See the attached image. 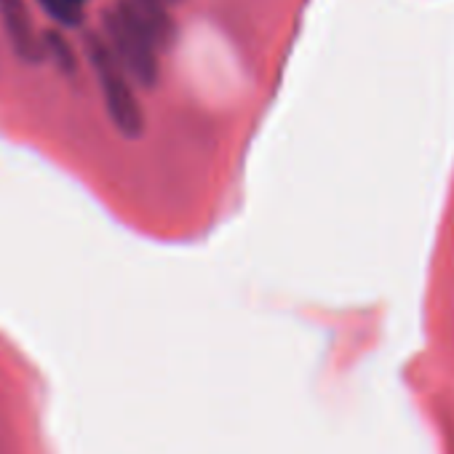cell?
Wrapping results in <instances>:
<instances>
[{
	"instance_id": "1",
	"label": "cell",
	"mask_w": 454,
	"mask_h": 454,
	"mask_svg": "<svg viewBox=\"0 0 454 454\" xmlns=\"http://www.w3.org/2000/svg\"><path fill=\"white\" fill-rule=\"evenodd\" d=\"M86 46H89V59L94 65L97 81L102 86V97H105L110 121L115 123V129L123 137H131V139L139 137L145 129V118H142V107H139L137 94L129 81L131 75L115 57L110 43L102 41L99 35H89Z\"/></svg>"
},
{
	"instance_id": "2",
	"label": "cell",
	"mask_w": 454,
	"mask_h": 454,
	"mask_svg": "<svg viewBox=\"0 0 454 454\" xmlns=\"http://www.w3.org/2000/svg\"><path fill=\"white\" fill-rule=\"evenodd\" d=\"M105 33L126 73L139 86L153 89L158 83V46L153 43V38L121 6L105 14Z\"/></svg>"
},
{
	"instance_id": "3",
	"label": "cell",
	"mask_w": 454,
	"mask_h": 454,
	"mask_svg": "<svg viewBox=\"0 0 454 454\" xmlns=\"http://www.w3.org/2000/svg\"><path fill=\"white\" fill-rule=\"evenodd\" d=\"M118 6L153 38L158 51L171 43L174 25L168 17V4H163V0H121Z\"/></svg>"
},
{
	"instance_id": "4",
	"label": "cell",
	"mask_w": 454,
	"mask_h": 454,
	"mask_svg": "<svg viewBox=\"0 0 454 454\" xmlns=\"http://www.w3.org/2000/svg\"><path fill=\"white\" fill-rule=\"evenodd\" d=\"M0 20H4L6 35L12 38V46L17 49V54L25 57L27 62H38L43 51L35 41L25 0H0Z\"/></svg>"
},
{
	"instance_id": "5",
	"label": "cell",
	"mask_w": 454,
	"mask_h": 454,
	"mask_svg": "<svg viewBox=\"0 0 454 454\" xmlns=\"http://www.w3.org/2000/svg\"><path fill=\"white\" fill-rule=\"evenodd\" d=\"M41 9L65 27H78L83 22V0H38Z\"/></svg>"
},
{
	"instance_id": "6",
	"label": "cell",
	"mask_w": 454,
	"mask_h": 454,
	"mask_svg": "<svg viewBox=\"0 0 454 454\" xmlns=\"http://www.w3.org/2000/svg\"><path fill=\"white\" fill-rule=\"evenodd\" d=\"M46 43H49V49L54 51V57L62 62V67H65V70H70V65H73V54H70L67 43H65L59 35H54V33H49V35H46Z\"/></svg>"
}]
</instances>
